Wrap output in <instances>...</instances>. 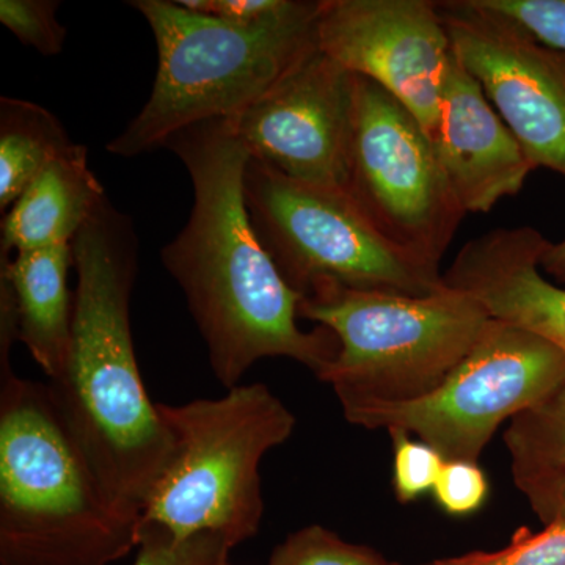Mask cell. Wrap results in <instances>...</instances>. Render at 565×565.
Returning a JSON list of instances; mask_svg holds the SVG:
<instances>
[{
  "label": "cell",
  "instance_id": "obj_21",
  "mask_svg": "<svg viewBox=\"0 0 565 565\" xmlns=\"http://www.w3.org/2000/svg\"><path fill=\"white\" fill-rule=\"evenodd\" d=\"M233 550L214 534L180 541L158 525H140L139 553L132 565H221Z\"/></svg>",
  "mask_w": 565,
  "mask_h": 565
},
{
  "label": "cell",
  "instance_id": "obj_24",
  "mask_svg": "<svg viewBox=\"0 0 565 565\" xmlns=\"http://www.w3.org/2000/svg\"><path fill=\"white\" fill-rule=\"evenodd\" d=\"M433 492L446 514L470 515L484 505L489 481L478 463L449 460L441 468Z\"/></svg>",
  "mask_w": 565,
  "mask_h": 565
},
{
  "label": "cell",
  "instance_id": "obj_26",
  "mask_svg": "<svg viewBox=\"0 0 565 565\" xmlns=\"http://www.w3.org/2000/svg\"><path fill=\"white\" fill-rule=\"evenodd\" d=\"M184 9L218 20L252 24L275 13L285 0H178Z\"/></svg>",
  "mask_w": 565,
  "mask_h": 565
},
{
  "label": "cell",
  "instance_id": "obj_20",
  "mask_svg": "<svg viewBox=\"0 0 565 565\" xmlns=\"http://www.w3.org/2000/svg\"><path fill=\"white\" fill-rule=\"evenodd\" d=\"M437 565H565V520L545 523L537 533L520 527L497 552H470L434 561Z\"/></svg>",
  "mask_w": 565,
  "mask_h": 565
},
{
  "label": "cell",
  "instance_id": "obj_29",
  "mask_svg": "<svg viewBox=\"0 0 565 565\" xmlns=\"http://www.w3.org/2000/svg\"><path fill=\"white\" fill-rule=\"evenodd\" d=\"M221 565H232V556L225 557Z\"/></svg>",
  "mask_w": 565,
  "mask_h": 565
},
{
  "label": "cell",
  "instance_id": "obj_15",
  "mask_svg": "<svg viewBox=\"0 0 565 565\" xmlns=\"http://www.w3.org/2000/svg\"><path fill=\"white\" fill-rule=\"evenodd\" d=\"M73 247L0 256V296L9 300L18 343L24 344L50 381L68 360L74 294L68 288Z\"/></svg>",
  "mask_w": 565,
  "mask_h": 565
},
{
  "label": "cell",
  "instance_id": "obj_13",
  "mask_svg": "<svg viewBox=\"0 0 565 565\" xmlns=\"http://www.w3.org/2000/svg\"><path fill=\"white\" fill-rule=\"evenodd\" d=\"M433 143L465 214L492 211L505 196L522 191L527 174L535 170L455 52Z\"/></svg>",
  "mask_w": 565,
  "mask_h": 565
},
{
  "label": "cell",
  "instance_id": "obj_8",
  "mask_svg": "<svg viewBox=\"0 0 565 565\" xmlns=\"http://www.w3.org/2000/svg\"><path fill=\"white\" fill-rule=\"evenodd\" d=\"M564 379L563 351L490 319L473 349L430 392L405 401H352L341 408L355 426L418 435L446 462L478 463L501 424L541 403Z\"/></svg>",
  "mask_w": 565,
  "mask_h": 565
},
{
  "label": "cell",
  "instance_id": "obj_12",
  "mask_svg": "<svg viewBox=\"0 0 565 565\" xmlns=\"http://www.w3.org/2000/svg\"><path fill=\"white\" fill-rule=\"evenodd\" d=\"M355 79L318 50L230 120L253 161L289 180L345 192Z\"/></svg>",
  "mask_w": 565,
  "mask_h": 565
},
{
  "label": "cell",
  "instance_id": "obj_6",
  "mask_svg": "<svg viewBox=\"0 0 565 565\" xmlns=\"http://www.w3.org/2000/svg\"><path fill=\"white\" fill-rule=\"evenodd\" d=\"M299 316L338 338L340 351L318 379L332 386L340 404L430 392L492 319L475 297L448 285L423 297L319 289L300 300Z\"/></svg>",
  "mask_w": 565,
  "mask_h": 565
},
{
  "label": "cell",
  "instance_id": "obj_3",
  "mask_svg": "<svg viewBox=\"0 0 565 565\" xmlns=\"http://www.w3.org/2000/svg\"><path fill=\"white\" fill-rule=\"evenodd\" d=\"M129 6L150 24L158 71L143 109L106 145L120 158L161 148L195 122L236 118L319 50L322 0H285L252 24L195 13L169 0Z\"/></svg>",
  "mask_w": 565,
  "mask_h": 565
},
{
  "label": "cell",
  "instance_id": "obj_23",
  "mask_svg": "<svg viewBox=\"0 0 565 565\" xmlns=\"http://www.w3.org/2000/svg\"><path fill=\"white\" fill-rule=\"evenodd\" d=\"M393 441V486L401 503H412L434 490L446 460L433 446L403 430H390Z\"/></svg>",
  "mask_w": 565,
  "mask_h": 565
},
{
  "label": "cell",
  "instance_id": "obj_11",
  "mask_svg": "<svg viewBox=\"0 0 565 565\" xmlns=\"http://www.w3.org/2000/svg\"><path fill=\"white\" fill-rule=\"evenodd\" d=\"M319 51L404 104L434 141L452 47L429 0H322Z\"/></svg>",
  "mask_w": 565,
  "mask_h": 565
},
{
  "label": "cell",
  "instance_id": "obj_1",
  "mask_svg": "<svg viewBox=\"0 0 565 565\" xmlns=\"http://www.w3.org/2000/svg\"><path fill=\"white\" fill-rule=\"evenodd\" d=\"M191 174V217L162 263L188 300L215 379L239 385L253 364L285 356L319 374L340 343L319 327L300 329L299 296L277 269L253 228L244 195L245 151L233 121L195 122L167 139Z\"/></svg>",
  "mask_w": 565,
  "mask_h": 565
},
{
  "label": "cell",
  "instance_id": "obj_27",
  "mask_svg": "<svg viewBox=\"0 0 565 565\" xmlns=\"http://www.w3.org/2000/svg\"><path fill=\"white\" fill-rule=\"evenodd\" d=\"M542 522L565 520V470L534 482L523 490Z\"/></svg>",
  "mask_w": 565,
  "mask_h": 565
},
{
  "label": "cell",
  "instance_id": "obj_2",
  "mask_svg": "<svg viewBox=\"0 0 565 565\" xmlns=\"http://www.w3.org/2000/svg\"><path fill=\"white\" fill-rule=\"evenodd\" d=\"M73 247L77 274L68 360L52 399L111 511L140 530L177 457V440L141 381L131 329L139 241L104 199Z\"/></svg>",
  "mask_w": 565,
  "mask_h": 565
},
{
  "label": "cell",
  "instance_id": "obj_10",
  "mask_svg": "<svg viewBox=\"0 0 565 565\" xmlns=\"http://www.w3.org/2000/svg\"><path fill=\"white\" fill-rule=\"evenodd\" d=\"M460 65L475 77L535 169L565 178V52L481 0L437 2Z\"/></svg>",
  "mask_w": 565,
  "mask_h": 565
},
{
  "label": "cell",
  "instance_id": "obj_9",
  "mask_svg": "<svg viewBox=\"0 0 565 565\" xmlns=\"http://www.w3.org/2000/svg\"><path fill=\"white\" fill-rule=\"evenodd\" d=\"M345 193L394 247L438 267L465 217L415 115L362 76Z\"/></svg>",
  "mask_w": 565,
  "mask_h": 565
},
{
  "label": "cell",
  "instance_id": "obj_22",
  "mask_svg": "<svg viewBox=\"0 0 565 565\" xmlns=\"http://www.w3.org/2000/svg\"><path fill=\"white\" fill-rule=\"evenodd\" d=\"M57 0H2L0 22L25 46L52 57L61 54L66 29L57 20Z\"/></svg>",
  "mask_w": 565,
  "mask_h": 565
},
{
  "label": "cell",
  "instance_id": "obj_5",
  "mask_svg": "<svg viewBox=\"0 0 565 565\" xmlns=\"http://www.w3.org/2000/svg\"><path fill=\"white\" fill-rule=\"evenodd\" d=\"M177 440V457L145 509L140 525L185 541L222 537L230 548L259 533L264 515L259 467L291 438L297 419L269 386L237 385L214 399L158 404Z\"/></svg>",
  "mask_w": 565,
  "mask_h": 565
},
{
  "label": "cell",
  "instance_id": "obj_17",
  "mask_svg": "<svg viewBox=\"0 0 565 565\" xmlns=\"http://www.w3.org/2000/svg\"><path fill=\"white\" fill-rule=\"evenodd\" d=\"M73 145L62 122L39 104L0 98V211L18 202L41 170Z\"/></svg>",
  "mask_w": 565,
  "mask_h": 565
},
{
  "label": "cell",
  "instance_id": "obj_25",
  "mask_svg": "<svg viewBox=\"0 0 565 565\" xmlns=\"http://www.w3.org/2000/svg\"><path fill=\"white\" fill-rule=\"evenodd\" d=\"M545 46L565 52V0H482Z\"/></svg>",
  "mask_w": 565,
  "mask_h": 565
},
{
  "label": "cell",
  "instance_id": "obj_7",
  "mask_svg": "<svg viewBox=\"0 0 565 565\" xmlns=\"http://www.w3.org/2000/svg\"><path fill=\"white\" fill-rule=\"evenodd\" d=\"M244 195L263 247L302 299L326 288L423 297L446 286L440 267L394 247L340 189L248 159Z\"/></svg>",
  "mask_w": 565,
  "mask_h": 565
},
{
  "label": "cell",
  "instance_id": "obj_4",
  "mask_svg": "<svg viewBox=\"0 0 565 565\" xmlns=\"http://www.w3.org/2000/svg\"><path fill=\"white\" fill-rule=\"evenodd\" d=\"M0 345V565H110L140 530L111 511L50 385L13 373Z\"/></svg>",
  "mask_w": 565,
  "mask_h": 565
},
{
  "label": "cell",
  "instance_id": "obj_14",
  "mask_svg": "<svg viewBox=\"0 0 565 565\" xmlns=\"http://www.w3.org/2000/svg\"><path fill=\"white\" fill-rule=\"evenodd\" d=\"M548 243L531 226L492 230L463 245L444 280L475 297L494 321L537 334L565 353V289L541 273Z\"/></svg>",
  "mask_w": 565,
  "mask_h": 565
},
{
  "label": "cell",
  "instance_id": "obj_19",
  "mask_svg": "<svg viewBox=\"0 0 565 565\" xmlns=\"http://www.w3.org/2000/svg\"><path fill=\"white\" fill-rule=\"evenodd\" d=\"M266 565H392L370 546L351 544L321 525L305 526L286 537Z\"/></svg>",
  "mask_w": 565,
  "mask_h": 565
},
{
  "label": "cell",
  "instance_id": "obj_30",
  "mask_svg": "<svg viewBox=\"0 0 565 565\" xmlns=\"http://www.w3.org/2000/svg\"><path fill=\"white\" fill-rule=\"evenodd\" d=\"M392 565H401V564L392 563ZM424 565H437V564L430 563V564H424Z\"/></svg>",
  "mask_w": 565,
  "mask_h": 565
},
{
  "label": "cell",
  "instance_id": "obj_16",
  "mask_svg": "<svg viewBox=\"0 0 565 565\" xmlns=\"http://www.w3.org/2000/svg\"><path fill=\"white\" fill-rule=\"evenodd\" d=\"M106 196L88 167L87 148L71 145L41 170L3 215L0 256L73 244Z\"/></svg>",
  "mask_w": 565,
  "mask_h": 565
},
{
  "label": "cell",
  "instance_id": "obj_18",
  "mask_svg": "<svg viewBox=\"0 0 565 565\" xmlns=\"http://www.w3.org/2000/svg\"><path fill=\"white\" fill-rule=\"evenodd\" d=\"M520 490L565 470V379L541 403L516 415L504 433Z\"/></svg>",
  "mask_w": 565,
  "mask_h": 565
},
{
  "label": "cell",
  "instance_id": "obj_28",
  "mask_svg": "<svg viewBox=\"0 0 565 565\" xmlns=\"http://www.w3.org/2000/svg\"><path fill=\"white\" fill-rule=\"evenodd\" d=\"M541 270L565 285V239L561 243H548L541 256Z\"/></svg>",
  "mask_w": 565,
  "mask_h": 565
}]
</instances>
